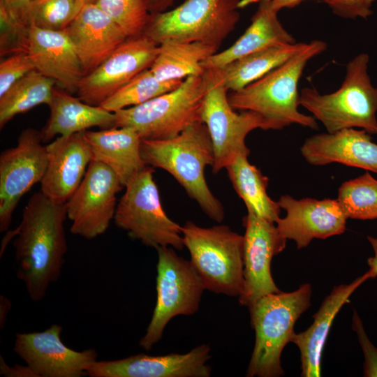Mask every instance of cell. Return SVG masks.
Returning a JSON list of instances; mask_svg holds the SVG:
<instances>
[{"instance_id":"d590c367","label":"cell","mask_w":377,"mask_h":377,"mask_svg":"<svg viewBox=\"0 0 377 377\" xmlns=\"http://www.w3.org/2000/svg\"><path fill=\"white\" fill-rule=\"evenodd\" d=\"M35 66L27 52L10 54L0 63V96Z\"/></svg>"},{"instance_id":"2e32d148","label":"cell","mask_w":377,"mask_h":377,"mask_svg":"<svg viewBox=\"0 0 377 377\" xmlns=\"http://www.w3.org/2000/svg\"><path fill=\"white\" fill-rule=\"evenodd\" d=\"M62 327L53 324L43 332L17 333L14 352L38 377H82L97 361L94 348L77 351L61 339Z\"/></svg>"},{"instance_id":"ba28073f","label":"cell","mask_w":377,"mask_h":377,"mask_svg":"<svg viewBox=\"0 0 377 377\" xmlns=\"http://www.w3.org/2000/svg\"><path fill=\"white\" fill-rule=\"evenodd\" d=\"M240 0H185L151 14L143 32L157 44L167 40L200 42L219 49L239 20Z\"/></svg>"},{"instance_id":"ac0fdd59","label":"cell","mask_w":377,"mask_h":377,"mask_svg":"<svg viewBox=\"0 0 377 377\" xmlns=\"http://www.w3.org/2000/svg\"><path fill=\"white\" fill-rule=\"evenodd\" d=\"M277 202L286 216L276 220V228L286 239L293 240L298 249L306 247L313 239L341 235L346 229L348 217L337 199L297 200L283 195Z\"/></svg>"},{"instance_id":"603a6c76","label":"cell","mask_w":377,"mask_h":377,"mask_svg":"<svg viewBox=\"0 0 377 377\" xmlns=\"http://www.w3.org/2000/svg\"><path fill=\"white\" fill-rule=\"evenodd\" d=\"M368 279L366 272L350 283L334 286L313 315V321L310 327L300 333H295L291 342L300 350L302 377L320 376L322 353L334 318L351 295Z\"/></svg>"},{"instance_id":"3957f363","label":"cell","mask_w":377,"mask_h":377,"mask_svg":"<svg viewBox=\"0 0 377 377\" xmlns=\"http://www.w3.org/2000/svg\"><path fill=\"white\" fill-rule=\"evenodd\" d=\"M327 44L313 40L297 54L243 89L230 91L228 101L235 110H249L262 116L269 129L279 130L293 124L318 129L314 117L298 111V82L308 61L323 52Z\"/></svg>"},{"instance_id":"9a60e30c","label":"cell","mask_w":377,"mask_h":377,"mask_svg":"<svg viewBox=\"0 0 377 377\" xmlns=\"http://www.w3.org/2000/svg\"><path fill=\"white\" fill-rule=\"evenodd\" d=\"M244 288L238 297L241 305L249 307L261 297L281 290L271 273L274 256L284 250L287 239L276 223L248 212L243 217Z\"/></svg>"},{"instance_id":"277c9868","label":"cell","mask_w":377,"mask_h":377,"mask_svg":"<svg viewBox=\"0 0 377 377\" xmlns=\"http://www.w3.org/2000/svg\"><path fill=\"white\" fill-rule=\"evenodd\" d=\"M311 286H300L289 293H269L248 309L255 344L246 371L248 377H279L284 375L281 356L295 334L296 321L311 305Z\"/></svg>"},{"instance_id":"d6a6232c","label":"cell","mask_w":377,"mask_h":377,"mask_svg":"<svg viewBox=\"0 0 377 377\" xmlns=\"http://www.w3.org/2000/svg\"><path fill=\"white\" fill-rule=\"evenodd\" d=\"M128 38L143 34L151 13L147 0H94Z\"/></svg>"},{"instance_id":"44dd1931","label":"cell","mask_w":377,"mask_h":377,"mask_svg":"<svg viewBox=\"0 0 377 377\" xmlns=\"http://www.w3.org/2000/svg\"><path fill=\"white\" fill-rule=\"evenodd\" d=\"M27 52L35 69L52 79L61 89L77 91L84 77L82 66L66 32L38 27L29 28Z\"/></svg>"},{"instance_id":"b9f144b4","label":"cell","mask_w":377,"mask_h":377,"mask_svg":"<svg viewBox=\"0 0 377 377\" xmlns=\"http://www.w3.org/2000/svg\"><path fill=\"white\" fill-rule=\"evenodd\" d=\"M175 0H147L148 7L151 14L168 10Z\"/></svg>"},{"instance_id":"9c48e42d","label":"cell","mask_w":377,"mask_h":377,"mask_svg":"<svg viewBox=\"0 0 377 377\" xmlns=\"http://www.w3.org/2000/svg\"><path fill=\"white\" fill-rule=\"evenodd\" d=\"M154 172V168L147 166L128 182L113 220L131 238L147 246H170L180 251L184 247L182 227L164 211Z\"/></svg>"},{"instance_id":"5b68a950","label":"cell","mask_w":377,"mask_h":377,"mask_svg":"<svg viewBox=\"0 0 377 377\" xmlns=\"http://www.w3.org/2000/svg\"><path fill=\"white\" fill-rule=\"evenodd\" d=\"M369 62L368 54H359L346 65L338 90L322 95L313 87H305L299 105L311 112L330 133L357 127L377 135V87L371 84Z\"/></svg>"},{"instance_id":"52a82bcc","label":"cell","mask_w":377,"mask_h":377,"mask_svg":"<svg viewBox=\"0 0 377 377\" xmlns=\"http://www.w3.org/2000/svg\"><path fill=\"white\" fill-rule=\"evenodd\" d=\"M182 232L205 290L238 297L244 288V235L226 225L203 228L190 221Z\"/></svg>"},{"instance_id":"8d00e7d4","label":"cell","mask_w":377,"mask_h":377,"mask_svg":"<svg viewBox=\"0 0 377 377\" xmlns=\"http://www.w3.org/2000/svg\"><path fill=\"white\" fill-rule=\"evenodd\" d=\"M352 326L357 335L364 356V376L377 377V348L367 337L362 322L356 311L353 313Z\"/></svg>"},{"instance_id":"bcb514c9","label":"cell","mask_w":377,"mask_h":377,"mask_svg":"<svg viewBox=\"0 0 377 377\" xmlns=\"http://www.w3.org/2000/svg\"><path fill=\"white\" fill-rule=\"evenodd\" d=\"M83 5L87 3L93 2L94 0H79Z\"/></svg>"},{"instance_id":"ffe728a7","label":"cell","mask_w":377,"mask_h":377,"mask_svg":"<svg viewBox=\"0 0 377 377\" xmlns=\"http://www.w3.org/2000/svg\"><path fill=\"white\" fill-rule=\"evenodd\" d=\"M47 166L40 192L65 204L82 182L91 161L90 146L83 132L59 136L45 145Z\"/></svg>"},{"instance_id":"4fadbf2b","label":"cell","mask_w":377,"mask_h":377,"mask_svg":"<svg viewBox=\"0 0 377 377\" xmlns=\"http://www.w3.org/2000/svg\"><path fill=\"white\" fill-rule=\"evenodd\" d=\"M40 131L26 128L17 145L0 155V231H6L22 197L41 182L47 166L46 147Z\"/></svg>"},{"instance_id":"83f0119b","label":"cell","mask_w":377,"mask_h":377,"mask_svg":"<svg viewBox=\"0 0 377 377\" xmlns=\"http://www.w3.org/2000/svg\"><path fill=\"white\" fill-rule=\"evenodd\" d=\"M217 50L200 42L167 40L159 44L158 53L149 69L161 81L183 80L204 73L202 62Z\"/></svg>"},{"instance_id":"cb8c5ba5","label":"cell","mask_w":377,"mask_h":377,"mask_svg":"<svg viewBox=\"0 0 377 377\" xmlns=\"http://www.w3.org/2000/svg\"><path fill=\"white\" fill-rule=\"evenodd\" d=\"M84 134L90 146L91 160L111 168L124 187L147 166L141 156L142 139L133 128L112 127L85 131Z\"/></svg>"},{"instance_id":"7bdbcfd3","label":"cell","mask_w":377,"mask_h":377,"mask_svg":"<svg viewBox=\"0 0 377 377\" xmlns=\"http://www.w3.org/2000/svg\"><path fill=\"white\" fill-rule=\"evenodd\" d=\"M303 0H270L272 8L276 11L287 8H292L299 5Z\"/></svg>"},{"instance_id":"4316f807","label":"cell","mask_w":377,"mask_h":377,"mask_svg":"<svg viewBox=\"0 0 377 377\" xmlns=\"http://www.w3.org/2000/svg\"><path fill=\"white\" fill-rule=\"evenodd\" d=\"M307 43L275 45L212 71L228 91H235L259 80L304 49Z\"/></svg>"},{"instance_id":"4dcf8cb0","label":"cell","mask_w":377,"mask_h":377,"mask_svg":"<svg viewBox=\"0 0 377 377\" xmlns=\"http://www.w3.org/2000/svg\"><path fill=\"white\" fill-rule=\"evenodd\" d=\"M183 80L161 81L147 68L117 90L100 105L109 112H115L170 91L177 87Z\"/></svg>"},{"instance_id":"ab89813d","label":"cell","mask_w":377,"mask_h":377,"mask_svg":"<svg viewBox=\"0 0 377 377\" xmlns=\"http://www.w3.org/2000/svg\"><path fill=\"white\" fill-rule=\"evenodd\" d=\"M0 374L6 377H38L35 371L27 364L8 366L3 357H0Z\"/></svg>"},{"instance_id":"8992f818","label":"cell","mask_w":377,"mask_h":377,"mask_svg":"<svg viewBox=\"0 0 377 377\" xmlns=\"http://www.w3.org/2000/svg\"><path fill=\"white\" fill-rule=\"evenodd\" d=\"M207 88L206 71L189 76L170 91L115 112L114 127L133 128L142 140L174 138L191 125L202 122Z\"/></svg>"},{"instance_id":"74e56055","label":"cell","mask_w":377,"mask_h":377,"mask_svg":"<svg viewBox=\"0 0 377 377\" xmlns=\"http://www.w3.org/2000/svg\"><path fill=\"white\" fill-rule=\"evenodd\" d=\"M375 0H323L334 15L344 18L367 19L372 15L371 7Z\"/></svg>"},{"instance_id":"f6af8a7d","label":"cell","mask_w":377,"mask_h":377,"mask_svg":"<svg viewBox=\"0 0 377 377\" xmlns=\"http://www.w3.org/2000/svg\"><path fill=\"white\" fill-rule=\"evenodd\" d=\"M262 1H270V0H240L238 7L239 8H244L251 4L255 3H260Z\"/></svg>"},{"instance_id":"f546056e","label":"cell","mask_w":377,"mask_h":377,"mask_svg":"<svg viewBox=\"0 0 377 377\" xmlns=\"http://www.w3.org/2000/svg\"><path fill=\"white\" fill-rule=\"evenodd\" d=\"M56 82L33 70L0 96V128L18 114L51 103Z\"/></svg>"},{"instance_id":"7402d4cb","label":"cell","mask_w":377,"mask_h":377,"mask_svg":"<svg viewBox=\"0 0 377 377\" xmlns=\"http://www.w3.org/2000/svg\"><path fill=\"white\" fill-rule=\"evenodd\" d=\"M300 151L311 165L339 163L377 173V144L365 130L317 134L306 139Z\"/></svg>"},{"instance_id":"7c38bea8","label":"cell","mask_w":377,"mask_h":377,"mask_svg":"<svg viewBox=\"0 0 377 377\" xmlns=\"http://www.w3.org/2000/svg\"><path fill=\"white\" fill-rule=\"evenodd\" d=\"M123 187L111 168L91 160L80 186L66 202L71 233L89 240L105 233L114 219L117 194Z\"/></svg>"},{"instance_id":"60d3db41","label":"cell","mask_w":377,"mask_h":377,"mask_svg":"<svg viewBox=\"0 0 377 377\" xmlns=\"http://www.w3.org/2000/svg\"><path fill=\"white\" fill-rule=\"evenodd\" d=\"M368 241L371 245L374 251V256L367 260V264L369 267L367 272L369 279H374L377 276V238L371 236H367Z\"/></svg>"},{"instance_id":"ee69618b","label":"cell","mask_w":377,"mask_h":377,"mask_svg":"<svg viewBox=\"0 0 377 377\" xmlns=\"http://www.w3.org/2000/svg\"><path fill=\"white\" fill-rule=\"evenodd\" d=\"M1 310H0V325L1 327H3L6 316L10 309V302L3 295H1Z\"/></svg>"},{"instance_id":"d6986e66","label":"cell","mask_w":377,"mask_h":377,"mask_svg":"<svg viewBox=\"0 0 377 377\" xmlns=\"http://www.w3.org/2000/svg\"><path fill=\"white\" fill-rule=\"evenodd\" d=\"M64 31L77 52L84 76L94 71L129 38L94 2L84 4Z\"/></svg>"},{"instance_id":"836d02e7","label":"cell","mask_w":377,"mask_h":377,"mask_svg":"<svg viewBox=\"0 0 377 377\" xmlns=\"http://www.w3.org/2000/svg\"><path fill=\"white\" fill-rule=\"evenodd\" d=\"M82 6L79 0H40L32 24L46 29L63 31Z\"/></svg>"},{"instance_id":"f35d334b","label":"cell","mask_w":377,"mask_h":377,"mask_svg":"<svg viewBox=\"0 0 377 377\" xmlns=\"http://www.w3.org/2000/svg\"><path fill=\"white\" fill-rule=\"evenodd\" d=\"M40 0H0L10 17L20 25L29 29Z\"/></svg>"},{"instance_id":"e0dca14e","label":"cell","mask_w":377,"mask_h":377,"mask_svg":"<svg viewBox=\"0 0 377 377\" xmlns=\"http://www.w3.org/2000/svg\"><path fill=\"white\" fill-rule=\"evenodd\" d=\"M211 348L203 343L186 353L149 355L144 353L114 360L96 361L90 377H209Z\"/></svg>"},{"instance_id":"f1b7e54d","label":"cell","mask_w":377,"mask_h":377,"mask_svg":"<svg viewBox=\"0 0 377 377\" xmlns=\"http://www.w3.org/2000/svg\"><path fill=\"white\" fill-rule=\"evenodd\" d=\"M248 156L239 154L228 164L226 169L229 179L248 212L276 223L281 208L267 194L268 177L249 163Z\"/></svg>"},{"instance_id":"30bf717a","label":"cell","mask_w":377,"mask_h":377,"mask_svg":"<svg viewBox=\"0 0 377 377\" xmlns=\"http://www.w3.org/2000/svg\"><path fill=\"white\" fill-rule=\"evenodd\" d=\"M156 302L151 319L139 345L150 350L162 338L168 323L177 316L195 313L205 290L191 261L179 256L170 246L156 249Z\"/></svg>"},{"instance_id":"484cf974","label":"cell","mask_w":377,"mask_h":377,"mask_svg":"<svg viewBox=\"0 0 377 377\" xmlns=\"http://www.w3.org/2000/svg\"><path fill=\"white\" fill-rule=\"evenodd\" d=\"M50 115L40 131L42 140L47 142L57 135L67 136L83 132L93 126L114 127L115 114L101 105L84 103L71 94L54 87L48 105Z\"/></svg>"},{"instance_id":"6da1fadb","label":"cell","mask_w":377,"mask_h":377,"mask_svg":"<svg viewBox=\"0 0 377 377\" xmlns=\"http://www.w3.org/2000/svg\"><path fill=\"white\" fill-rule=\"evenodd\" d=\"M66 217V203L35 193L24 209L20 224L7 235L8 240L15 237L16 274L34 302L42 300L61 275L68 249Z\"/></svg>"},{"instance_id":"d4e9b609","label":"cell","mask_w":377,"mask_h":377,"mask_svg":"<svg viewBox=\"0 0 377 377\" xmlns=\"http://www.w3.org/2000/svg\"><path fill=\"white\" fill-rule=\"evenodd\" d=\"M270 1H262L244 33L228 48L216 52L201 64L205 70L219 69L251 53L283 43H296L282 26Z\"/></svg>"},{"instance_id":"e575fe53","label":"cell","mask_w":377,"mask_h":377,"mask_svg":"<svg viewBox=\"0 0 377 377\" xmlns=\"http://www.w3.org/2000/svg\"><path fill=\"white\" fill-rule=\"evenodd\" d=\"M1 55L27 52L29 29L17 24L0 1Z\"/></svg>"},{"instance_id":"8fae6325","label":"cell","mask_w":377,"mask_h":377,"mask_svg":"<svg viewBox=\"0 0 377 377\" xmlns=\"http://www.w3.org/2000/svg\"><path fill=\"white\" fill-rule=\"evenodd\" d=\"M208 88L202 110V122L209 131L214 162L213 173L226 168L239 154H250L246 135L253 130H269L264 118L249 110L237 112L230 105L228 90L212 71L205 70Z\"/></svg>"},{"instance_id":"1f68e13d","label":"cell","mask_w":377,"mask_h":377,"mask_svg":"<svg viewBox=\"0 0 377 377\" xmlns=\"http://www.w3.org/2000/svg\"><path fill=\"white\" fill-rule=\"evenodd\" d=\"M337 200L348 219H377V179L367 171L362 175L343 183Z\"/></svg>"},{"instance_id":"5bb4252c","label":"cell","mask_w":377,"mask_h":377,"mask_svg":"<svg viewBox=\"0 0 377 377\" xmlns=\"http://www.w3.org/2000/svg\"><path fill=\"white\" fill-rule=\"evenodd\" d=\"M159 45L142 34L128 38L94 71L84 75L77 87L78 98L100 105L140 72L150 68Z\"/></svg>"},{"instance_id":"7a4b0ae2","label":"cell","mask_w":377,"mask_h":377,"mask_svg":"<svg viewBox=\"0 0 377 377\" xmlns=\"http://www.w3.org/2000/svg\"><path fill=\"white\" fill-rule=\"evenodd\" d=\"M140 151L146 165L170 173L210 219L223 220L224 208L205 179V168L213 165L214 154L204 123H195L172 138L142 140Z\"/></svg>"}]
</instances>
